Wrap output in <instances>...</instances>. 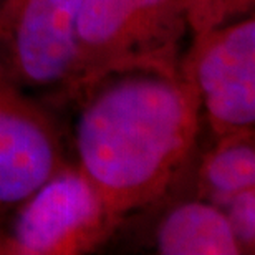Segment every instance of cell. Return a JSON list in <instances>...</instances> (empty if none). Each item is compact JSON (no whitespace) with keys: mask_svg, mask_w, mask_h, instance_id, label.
<instances>
[{"mask_svg":"<svg viewBox=\"0 0 255 255\" xmlns=\"http://www.w3.org/2000/svg\"><path fill=\"white\" fill-rule=\"evenodd\" d=\"M244 254L255 252V189L236 194L221 207Z\"/></svg>","mask_w":255,"mask_h":255,"instance_id":"obj_9","label":"cell"},{"mask_svg":"<svg viewBox=\"0 0 255 255\" xmlns=\"http://www.w3.org/2000/svg\"><path fill=\"white\" fill-rule=\"evenodd\" d=\"M221 5V25L254 13L255 0H219Z\"/></svg>","mask_w":255,"mask_h":255,"instance_id":"obj_11","label":"cell"},{"mask_svg":"<svg viewBox=\"0 0 255 255\" xmlns=\"http://www.w3.org/2000/svg\"><path fill=\"white\" fill-rule=\"evenodd\" d=\"M80 7L81 0H0V68L55 101L73 70Z\"/></svg>","mask_w":255,"mask_h":255,"instance_id":"obj_5","label":"cell"},{"mask_svg":"<svg viewBox=\"0 0 255 255\" xmlns=\"http://www.w3.org/2000/svg\"><path fill=\"white\" fill-rule=\"evenodd\" d=\"M187 33L184 0H81L73 70L53 103L73 105L113 75H179Z\"/></svg>","mask_w":255,"mask_h":255,"instance_id":"obj_2","label":"cell"},{"mask_svg":"<svg viewBox=\"0 0 255 255\" xmlns=\"http://www.w3.org/2000/svg\"><path fill=\"white\" fill-rule=\"evenodd\" d=\"M184 5L191 37L221 25L219 0H184Z\"/></svg>","mask_w":255,"mask_h":255,"instance_id":"obj_10","label":"cell"},{"mask_svg":"<svg viewBox=\"0 0 255 255\" xmlns=\"http://www.w3.org/2000/svg\"><path fill=\"white\" fill-rule=\"evenodd\" d=\"M179 71L214 137L255 128L254 13L192 35Z\"/></svg>","mask_w":255,"mask_h":255,"instance_id":"obj_4","label":"cell"},{"mask_svg":"<svg viewBox=\"0 0 255 255\" xmlns=\"http://www.w3.org/2000/svg\"><path fill=\"white\" fill-rule=\"evenodd\" d=\"M152 246L161 255H242L226 212L197 196L162 214Z\"/></svg>","mask_w":255,"mask_h":255,"instance_id":"obj_7","label":"cell"},{"mask_svg":"<svg viewBox=\"0 0 255 255\" xmlns=\"http://www.w3.org/2000/svg\"><path fill=\"white\" fill-rule=\"evenodd\" d=\"M70 161L62 126L50 105L0 68V214L22 202Z\"/></svg>","mask_w":255,"mask_h":255,"instance_id":"obj_6","label":"cell"},{"mask_svg":"<svg viewBox=\"0 0 255 255\" xmlns=\"http://www.w3.org/2000/svg\"><path fill=\"white\" fill-rule=\"evenodd\" d=\"M247 189H255V128L214 137L197 171V197L217 207Z\"/></svg>","mask_w":255,"mask_h":255,"instance_id":"obj_8","label":"cell"},{"mask_svg":"<svg viewBox=\"0 0 255 255\" xmlns=\"http://www.w3.org/2000/svg\"><path fill=\"white\" fill-rule=\"evenodd\" d=\"M73 105V162L125 217L166 196L201 131V105L181 73L113 75Z\"/></svg>","mask_w":255,"mask_h":255,"instance_id":"obj_1","label":"cell"},{"mask_svg":"<svg viewBox=\"0 0 255 255\" xmlns=\"http://www.w3.org/2000/svg\"><path fill=\"white\" fill-rule=\"evenodd\" d=\"M125 216L70 161L0 214V255H83L103 247Z\"/></svg>","mask_w":255,"mask_h":255,"instance_id":"obj_3","label":"cell"}]
</instances>
